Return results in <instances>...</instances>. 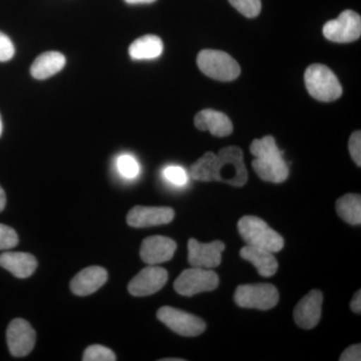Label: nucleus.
I'll return each mask as SVG.
<instances>
[{
	"mask_svg": "<svg viewBox=\"0 0 361 361\" xmlns=\"http://www.w3.org/2000/svg\"><path fill=\"white\" fill-rule=\"evenodd\" d=\"M192 179L201 182L226 183L234 187H243L248 180L243 151L238 147L221 149L219 153L204 154L190 169Z\"/></svg>",
	"mask_w": 361,
	"mask_h": 361,
	"instance_id": "nucleus-1",
	"label": "nucleus"
},
{
	"mask_svg": "<svg viewBox=\"0 0 361 361\" xmlns=\"http://www.w3.org/2000/svg\"><path fill=\"white\" fill-rule=\"evenodd\" d=\"M238 231L247 245L257 247L277 253L284 247L281 235L268 226L267 223L255 216H245L238 222Z\"/></svg>",
	"mask_w": 361,
	"mask_h": 361,
	"instance_id": "nucleus-2",
	"label": "nucleus"
},
{
	"mask_svg": "<svg viewBox=\"0 0 361 361\" xmlns=\"http://www.w3.org/2000/svg\"><path fill=\"white\" fill-rule=\"evenodd\" d=\"M304 82L310 96L317 101L334 102L341 97V82L326 66L315 63L308 66Z\"/></svg>",
	"mask_w": 361,
	"mask_h": 361,
	"instance_id": "nucleus-3",
	"label": "nucleus"
},
{
	"mask_svg": "<svg viewBox=\"0 0 361 361\" xmlns=\"http://www.w3.org/2000/svg\"><path fill=\"white\" fill-rule=\"evenodd\" d=\"M197 63L204 75L221 82L236 80L241 73L238 63L224 51L204 49L198 54Z\"/></svg>",
	"mask_w": 361,
	"mask_h": 361,
	"instance_id": "nucleus-4",
	"label": "nucleus"
},
{
	"mask_svg": "<svg viewBox=\"0 0 361 361\" xmlns=\"http://www.w3.org/2000/svg\"><path fill=\"white\" fill-rule=\"evenodd\" d=\"M234 300L242 308L269 310L279 301V293L269 283L240 285L235 291Z\"/></svg>",
	"mask_w": 361,
	"mask_h": 361,
	"instance_id": "nucleus-5",
	"label": "nucleus"
},
{
	"mask_svg": "<svg viewBox=\"0 0 361 361\" xmlns=\"http://www.w3.org/2000/svg\"><path fill=\"white\" fill-rule=\"evenodd\" d=\"M219 285L217 273L205 268L192 267L183 271L174 283L180 295L193 296L202 292L213 291Z\"/></svg>",
	"mask_w": 361,
	"mask_h": 361,
	"instance_id": "nucleus-6",
	"label": "nucleus"
},
{
	"mask_svg": "<svg viewBox=\"0 0 361 361\" xmlns=\"http://www.w3.org/2000/svg\"><path fill=\"white\" fill-rule=\"evenodd\" d=\"M157 317L179 336H198L206 330V323L198 316L190 314L170 306L161 307L157 312Z\"/></svg>",
	"mask_w": 361,
	"mask_h": 361,
	"instance_id": "nucleus-7",
	"label": "nucleus"
},
{
	"mask_svg": "<svg viewBox=\"0 0 361 361\" xmlns=\"http://www.w3.org/2000/svg\"><path fill=\"white\" fill-rule=\"evenodd\" d=\"M361 18L353 11H344L336 20H330L323 26V35L330 42L348 44L360 39Z\"/></svg>",
	"mask_w": 361,
	"mask_h": 361,
	"instance_id": "nucleus-8",
	"label": "nucleus"
},
{
	"mask_svg": "<svg viewBox=\"0 0 361 361\" xmlns=\"http://www.w3.org/2000/svg\"><path fill=\"white\" fill-rule=\"evenodd\" d=\"M35 337L32 325L21 318L13 319L7 327V345L14 357L30 355L35 345Z\"/></svg>",
	"mask_w": 361,
	"mask_h": 361,
	"instance_id": "nucleus-9",
	"label": "nucleus"
},
{
	"mask_svg": "<svg viewBox=\"0 0 361 361\" xmlns=\"http://www.w3.org/2000/svg\"><path fill=\"white\" fill-rule=\"evenodd\" d=\"M225 244L221 241L201 243L196 239L188 242V261L192 267L213 269L221 264Z\"/></svg>",
	"mask_w": 361,
	"mask_h": 361,
	"instance_id": "nucleus-10",
	"label": "nucleus"
},
{
	"mask_svg": "<svg viewBox=\"0 0 361 361\" xmlns=\"http://www.w3.org/2000/svg\"><path fill=\"white\" fill-rule=\"evenodd\" d=\"M168 277L167 270L156 265H149L130 280L128 289L134 296L152 295L165 286Z\"/></svg>",
	"mask_w": 361,
	"mask_h": 361,
	"instance_id": "nucleus-11",
	"label": "nucleus"
},
{
	"mask_svg": "<svg viewBox=\"0 0 361 361\" xmlns=\"http://www.w3.org/2000/svg\"><path fill=\"white\" fill-rule=\"evenodd\" d=\"M175 217V212L169 207L135 206L127 216L130 227L146 228L169 224Z\"/></svg>",
	"mask_w": 361,
	"mask_h": 361,
	"instance_id": "nucleus-12",
	"label": "nucleus"
},
{
	"mask_svg": "<svg viewBox=\"0 0 361 361\" xmlns=\"http://www.w3.org/2000/svg\"><path fill=\"white\" fill-rule=\"evenodd\" d=\"M252 166L259 178L265 182L279 184L288 178V166L285 163L281 151L257 157L252 161Z\"/></svg>",
	"mask_w": 361,
	"mask_h": 361,
	"instance_id": "nucleus-13",
	"label": "nucleus"
},
{
	"mask_svg": "<svg viewBox=\"0 0 361 361\" xmlns=\"http://www.w3.org/2000/svg\"><path fill=\"white\" fill-rule=\"evenodd\" d=\"M323 295L319 290H312L299 301L293 316L296 324L303 329H314L322 318Z\"/></svg>",
	"mask_w": 361,
	"mask_h": 361,
	"instance_id": "nucleus-14",
	"label": "nucleus"
},
{
	"mask_svg": "<svg viewBox=\"0 0 361 361\" xmlns=\"http://www.w3.org/2000/svg\"><path fill=\"white\" fill-rule=\"evenodd\" d=\"M177 243L165 236H151L142 241L140 256L146 264L167 262L174 256Z\"/></svg>",
	"mask_w": 361,
	"mask_h": 361,
	"instance_id": "nucleus-15",
	"label": "nucleus"
},
{
	"mask_svg": "<svg viewBox=\"0 0 361 361\" xmlns=\"http://www.w3.org/2000/svg\"><path fill=\"white\" fill-rule=\"evenodd\" d=\"M108 281V272L103 267L90 266L73 278L71 289L78 296H87L99 290Z\"/></svg>",
	"mask_w": 361,
	"mask_h": 361,
	"instance_id": "nucleus-16",
	"label": "nucleus"
},
{
	"mask_svg": "<svg viewBox=\"0 0 361 361\" xmlns=\"http://www.w3.org/2000/svg\"><path fill=\"white\" fill-rule=\"evenodd\" d=\"M194 123L197 129L209 130L215 137H228L233 132L231 120L225 114L210 109L197 114Z\"/></svg>",
	"mask_w": 361,
	"mask_h": 361,
	"instance_id": "nucleus-17",
	"label": "nucleus"
},
{
	"mask_svg": "<svg viewBox=\"0 0 361 361\" xmlns=\"http://www.w3.org/2000/svg\"><path fill=\"white\" fill-rule=\"evenodd\" d=\"M0 266L14 276L23 279L35 273L37 261L35 256L25 252H6L0 255Z\"/></svg>",
	"mask_w": 361,
	"mask_h": 361,
	"instance_id": "nucleus-18",
	"label": "nucleus"
},
{
	"mask_svg": "<svg viewBox=\"0 0 361 361\" xmlns=\"http://www.w3.org/2000/svg\"><path fill=\"white\" fill-rule=\"evenodd\" d=\"M240 256L255 266L262 277H271L278 270V262L272 252L257 247L246 245L240 251Z\"/></svg>",
	"mask_w": 361,
	"mask_h": 361,
	"instance_id": "nucleus-19",
	"label": "nucleus"
},
{
	"mask_svg": "<svg viewBox=\"0 0 361 361\" xmlns=\"http://www.w3.org/2000/svg\"><path fill=\"white\" fill-rule=\"evenodd\" d=\"M66 56L59 51H47L33 61L30 73L37 80H45L58 73L65 68Z\"/></svg>",
	"mask_w": 361,
	"mask_h": 361,
	"instance_id": "nucleus-20",
	"label": "nucleus"
},
{
	"mask_svg": "<svg viewBox=\"0 0 361 361\" xmlns=\"http://www.w3.org/2000/svg\"><path fill=\"white\" fill-rule=\"evenodd\" d=\"M164 51L163 42L157 35H147L135 39L130 45L129 54L130 58L135 61L154 59L159 58Z\"/></svg>",
	"mask_w": 361,
	"mask_h": 361,
	"instance_id": "nucleus-21",
	"label": "nucleus"
},
{
	"mask_svg": "<svg viewBox=\"0 0 361 361\" xmlns=\"http://www.w3.org/2000/svg\"><path fill=\"white\" fill-rule=\"evenodd\" d=\"M336 211L342 220L350 225H360L361 197L360 194H348L336 202Z\"/></svg>",
	"mask_w": 361,
	"mask_h": 361,
	"instance_id": "nucleus-22",
	"label": "nucleus"
},
{
	"mask_svg": "<svg viewBox=\"0 0 361 361\" xmlns=\"http://www.w3.org/2000/svg\"><path fill=\"white\" fill-rule=\"evenodd\" d=\"M116 168L118 173L126 179H135L140 174V165L134 157L122 155L116 160Z\"/></svg>",
	"mask_w": 361,
	"mask_h": 361,
	"instance_id": "nucleus-23",
	"label": "nucleus"
},
{
	"mask_svg": "<svg viewBox=\"0 0 361 361\" xmlns=\"http://www.w3.org/2000/svg\"><path fill=\"white\" fill-rule=\"evenodd\" d=\"M82 360L116 361V357L111 349L106 348V346L99 345V344H94V345H90L85 349Z\"/></svg>",
	"mask_w": 361,
	"mask_h": 361,
	"instance_id": "nucleus-24",
	"label": "nucleus"
},
{
	"mask_svg": "<svg viewBox=\"0 0 361 361\" xmlns=\"http://www.w3.org/2000/svg\"><path fill=\"white\" fill-rule=\"evenodd\" d=\"M229 2L246 18H256L261 11V0H229Z\"/></svg>",
	"mask_w": 361,
	"mask_h": 361,
	"instance_id": "nucleus-25",
	"label": "nucleus"
},
{
	"mask_svg": "<svg viewBox=\"0 0 361 361\" xmlns=\"http://www.w3.org/2000/svg\"><path fill=\"white\" fill-rule=\"evenodd\" d=\"M164 177L168 182L176 186H184L188 183V174L184 169L179 166H169L163 172Z\"/></svg>",
	"mask_w": 361,
	"mask_h": 361,
	"instance_id": "nucleus-26",
	"label": "nucleus"
},
{
	"mask_svg": "<svg viewBox=\"0 0 361 361\" xmlns=\"http://www.w3.org/2000/svg\"><path fill=\"white\" fill-rule=\"evenodd\" d=\"M18 236L13 228L0 224V250H8L18 245Z\"/></svg>",
	"mask_w": 361,
	"mask_h": 361,
	"instance_id": "nucleus-27",
	"label": "nucleus"
},
{
	"mask_svg": "<svg viewBox=\"0 0 361 361\" xmlns=\"http://www.w3.org/2000/svg\"><path fill=\"white\" fill-rule=\"evenodd\" d=\"M348 149L350 152L351 158L355 161L358 167L361 166V133L360 130H356L351 135L349 139Z\"/></svg>",
	"mask_w": 361,
	"mask_h": 361,
	"instance_id": "nucleus-28",
	"label": "nucleus"
},
{
	"mask_svg": "<svg viewBox=\"0 0 361 361\" xmlns=\"http://www.w3.org/2000/svg\"><path fill=\"white\" fill-rule=\"evenodd\" d=\"M16 54V49L11 39L0 32V61H11Z\"/></svg>",
	"mask_w": 361,
	"mask_h": 361,
	"instance_id": "nucleus-29",
	"label": "nucleus"
},
{
	"mask_svg": "<svg viewBox=\"0 0 361 361\" xmlns=\"http://www.w3.org/2000/svg\"><path fill=\"white\" fill-rule=\"evenodd\" d=\"M341 361H360L361 360V346L360 344L349 346L348 349L343 351V353L339 357Z\"/></svg>",
	"mask_w": 361,
	"mask_h": 361,
	"instance_id": "nucleus-30",
	"label": "nucleus"
},
{
	"mask_svg": "<svg viewBox=\"0 0 361 361\" xmlns=\"http://www.w3.org/2000/svg\"><path fill=\"white\" fill-rule=\"evenodd\" d=\"M351 310L353 312L360 314L361 313V291L358 290L353 296L350 303Z\"/></svg>",
	"mask_w": 361,
	"mask_h": 361,
	"instance_id": "nucleus-31",
	"label": "nucleus"
},
{
	"mask_svg": "<svg viewBox=\"0 0 361 361\" xmlns=\"http://www.w3.org/2000/svg\"><path fill=\"white\" fill-rule=\"evenodd\" d=\"M6 195L1 187H0V212L6 208Z\"/></svg>",
	"mask_w": 361,
	"mask_h": 361,
	"instance_id": "nucleus-32",
	"label": "nucleus"
},
{
	"mask_svg": "<svg viewBox=\"0 0 361 361\" xmlns=\"http://www.w3.org/2000/svg\"><path fill=\"white\" fill-rule=\"evenodd\" d=\"M129 4H147L155 2L156 0H125Z\"/></svg>",
	"mask_w": 361,
	"mask_h": 361,
	"instance_id": "nucleus-33",
	"label": "nucleus"
},
{
	"mask_svg": "<svg viewBox=\"0 0 361 361\" xmlns=\"http://www.w3.org/2000/svg\"><path fill=\"white\" fill-rule=\"evenodd\" d=\"M182 358H164V360H161V361H183Z\"/></svg>",
	"mask_w": 361,
	"mask_h": 361,
	"instance_id": "nucleus-34",
	"label": "nucleus"
},
{
	"mask_svg": "<svg viewBox=\"0 0 361 361\" xmlns=\"http://www.w3.org/2000/svg\"><path fill=\"white\" fill-rule=\"evenodd\" d=\"M2 130H4V126H2L1 116H0V137L2 135Z\"/></svg>",
	"mask_w": 361,
	"mask_h": 361,
	"instance_id": "nucleus-35",
	"label": "nucleus"
}]
</instances>
